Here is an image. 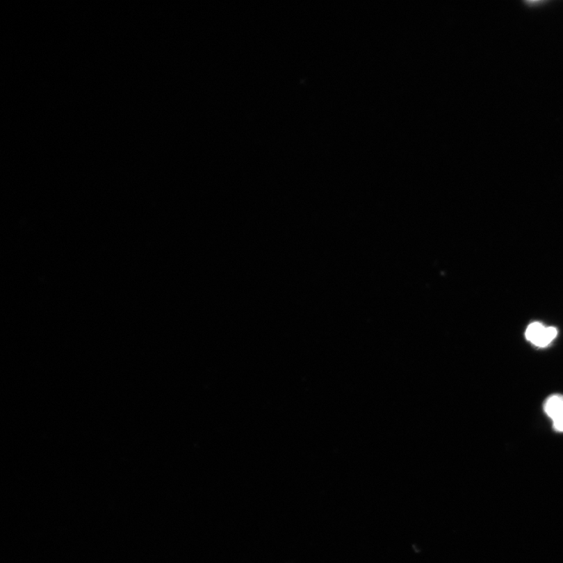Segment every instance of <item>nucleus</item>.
<instances>
[{"label": "nucleus", "instance_id": "obj_1", "mask_svg": "<svg viewBox=\"0 0 563 563\" xmlns=\"http://www.w3.org/2000/svg\"><path fill=\"white\" fill-rule=\"evenodd\" d=\"M558 335L555 327H546L541 323L535 322L528 325L525 332V339L539 348H547Z\"/></svg>", "mask_w": 563, "mask_h": 563}, {"label": "nucleus", "instance_id": "obj_2", "mask_svg": "<svg viewBox=\"0 0 563 563\" xmlns=\"http://www.w3.org/2000/svg\"><path fill=\"white\" fill-rule=\"evenodd\" d=\"M544 410L553 421L555 431L563 433V395L553 394L546 400Z\"/></svg>", "mask_w": 563, "mask_h": 563}]
</instances>
